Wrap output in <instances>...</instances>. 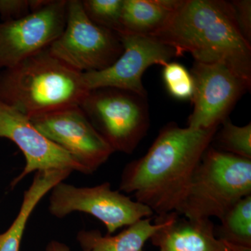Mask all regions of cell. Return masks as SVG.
<instances>
[{
    "label": "cell",
    "mask_w": 251,
    "mask_h": 251,
    "mask_svg": "<svg viewBox=\"0 0 251 251\" xmlns=\"http://www.w3.org/2000/svg\"><path fill=\"white\" fill-rule=\"evenodd\" d=\"M227 244H228L230 251H251V247L234 245V244H229V243H227Z\"/></svg>",
    "instance_id": "cell-24"
},
{
    "label": "cell",
    "mask_w": 251,
    "mask_h": 251,
    "mask_svg": "<svg viewBox=\"0 0 251 251\" xmlns=\"http://www.w3.org/2000/svg\"><path fill=\"white\" fill-rule=\"evenodd\" d=\"M162 44L195 62H223L251 83V46L238 27L232 4L223 0H181L166 24L153 34Z\"/></svg>",
    "instance_id": "cell-2"
},
{
    "label": "cell",
    "mask_w": 251,
    "mask_h": 251,
    "mask_svg": "<svg viewBox=\"0 0 251 251\" xmlns=\"http://www.w3.org/2000/svg\"><path fill=\"white\" fill-rule=\"evenodd\" d=\"M216 131L211 143H216V150L251 160V124L239 126L228 118ZM214 148V147H213Z\"/></svg>",
    "instance_id": "cell-18"
},
{
    "label": "cell",
    "mask_w": 251,
    "mask_h": 251,
    "mask_svg": "<svg viewBox=\"0 0 251 251\" xmlns=\"http://www.w3.org/2000/svg\"><path fill=\"white\" fill-rule=\"evenodd\" d=\"M150 240L159 251H230L216 237L211 219L190 220L176 212L167 214L166 224Z\"/></svg>",
    "instance_id": "cell-13"
},
{
    "label": "cell",
    "mask_w": 251,
    "mask_h": 251,
    "mask_svg": "<svg viewBox=\"0 0 251 251\" xmlns=\"http://www.w3.org/2000/svg\"><path fill=\"white\" fill-rule=\"evenodd\" d=\"M251 195V160L210 146L194 172L177 214L190 220H219Z\"/></svg>",
    "instance_id": "cell-4"
},
{
    "label": "cell",
    "mask_w": 251,
    "mask_h": 251,
    "mask_svg": "<svg viewBox=\"0 0 251 251\" xmlns=\"http://www.w3.org/2000/svg\"><path fill=\"white\" fill-rule=\"evenodd\" d=\"M233 7L236 21L244 39L251 41V0H235L231 1Z\"/></svg>",
    "instance_id": "cell-21"
},
{
    "label": "cell",
    "mask_w": 251,
    "mask_h": 251,
    "mask_svg": "<svg viewBox=\"0 0 251 251\" xmlns=\"http://www.w3.org/2000/svg\"><path fill=\"white\" fill-rule=\"evenodd\" d=\"M81 1L84 11L92 22L117 34H121L124 0H82Z\"/></svg>",
    "instance_id": "cell-19"
},
{
    "label": "cell",
    "mask_w": 251,
    "mask_h": 251,
    "mask_svg": "<svg viewBox=\"0 0 251 251\" xmlns=\"http://www.w3.org/2000/svg\"><path fill=\"white\" fill-rule=\"evenodd\" d=\"M119 36L124 47L120 57L103 70L83 73L84 82L90 91L110 87L148 98L142 80L144 73L152 65L163 67L178 57L177 54L153 36L128 34Z\"/></svg>",
    "instance_id": "cell-10"
},
{
    "label": "cell",
    "mask_w": 251,
    "mask_h": 251,
    "mask_svg": "<svg viewBox=\"0 0 251 251\" xmlns=\"http://www.w3.org/2000/svg\"><path fill=\"white\" fill-rule=\"evenodd\" d=\"M80 107L114 152L131 154L148 133V98L119 89L90 90Z\"/></svg>",
    "instance_id": "cell-5"
},
{
    "label": "cell",
    "mask_w": 251,
    "mask_h": 251,
    "mask_svg": "<svg viewBox=\"0 0 251 251\" xmlns=\"http://www.w3.org/2000/svg\"><path fill=\"white\" fill-rule=\"evenodd\" d=\"M190 73L194 91L187 127L195 129L219 128L251 87V82L238 76L223 62H195Z\"/></svg>",
    "instance_id": "cell-8"
},
{
    "label": "cell",
    "mask_w": 251,
    "mask_h": 251,
    "mask_svg": "<svg viewBox=\"0 0 251 251\" xmlns=\"http://www.w3.org/2000/svg\"><path fill=\"white\" fill-rule=\"evenodd\" d=\"M46 138L58 145L92 174L113 150L92 125L79 105L29 118Z\"/></svg>",
    "instance_id": "cell-9"
},
{
    "label": "cell",
    "mask_w": 251,
    "mask_h": 251,
    "mask_svg": "<svg viewBox=\"0 0 251 251\" xmlns=\"http://www.w3.org/2000/svg\"><path fill=\"white\" fill-rule=\"evenodd\" d=\"M0 138L11 140L25 158V166L11 183L12 187L34 172L57 170L87 175L71 155L42 134L29 117L1 101Z\"/></svg>",
    "instance_id": "cell-12"
},
{
    "label": "cell",
    "mask_w": 251,
    "mask_h": 251,
    "mask_svg": "<svg viewBox=\"0 0 251 251\" xmlns=\"http://www.w3.org/2000/svg\"><path fill=\"white\" fill-rule=\"evenodd\" d=\"M51 53L80 73L99 72L112 65L124 51L120 36L87 17L81 0H67V21Z\"/></svg>",
    "instance_id": "cell-6"
},
{
    "label": "cell",
    "mask_w": 251,
    "mask_h": 251,
    "mask_svg": "<svg viewBox=\"0 0 251 251\" xmlns=\"http://www.w3.org/2000/svg\"><path fill=\"white\" fill-rule=\"evenodd\" d=\"M67 0H50L41 9L0 23V69L14 67L49 48L62 34Z\"/></svg>",
    "instance_id": "cell-11"
},
{
    "label": "cell",
    "mask_w": 251,
    "mask_h": 251,
    "mask_svg": "<svg viewBox=\"0 0 251 251\" xmlns=\"http://www.w3.org/2000/svg\"><path fill=\"white\" fill-rule=\"evenodd\" d=\"M166 224V215L157 216L154 224L151 217L145 218L113 236H103L97 229L80 231L77 240L83 251H144L146 242Z\"/></svg>",
    "instance_id": "cell-14"
},
{
    "label": "cell",
    "mask_w": 251,
    "mask_h": 251,
    "mask_svg": "<svg viewBox=\"0 0 251 251\" xmlns=\"http://www.w3.org/2000/svg\"><path fill=\"white\" fill-rule=\"evenodd\" d=\"M180 1L124 0L120 34L152 36L166 24Z\"/></svg>",
    "instance_id": "cell-16"
},
{
    "label": "cell",
    "mask_w": 251,
    "mask_h": 251,
    "mask_svg": "<svg viewBox=\"0 0 251 251\" xmlns=\"http://www.w3.org/2000/svg\"><path fill=\"white\" fill-rule=\"evenodd\" d=\"M46 251H71V250L65 244L57 241H52L48 244Z\"/></svg>",
    "instance_id": "cell-23"
},
{
    "label": "cell",
    "mask_w": 251,
    "mask_h": 251,
    "mask_svg": "<svg viewBox=\"0 0 251 251\" xmlns=\"http://www.w3.org/2000/svg\"><path fill=\"white\" fill-rule=\"evenodd\" d=\"M163 78L167 90L173 98L191 100L194 91L192 75L177 62H168L163 66Z\"/></svg>",
    "instance_id": "cell-20"
},
{
    "label": "cell",
    "mask_w": 251,
    "mask_h": 251,
    "mask_svg": "<svg viewBox=\"0 0 251 251\" xmlns=\"http://www.w3.org/2000/svg\"><path fill=\"white\" fill-rule=\"evenodd\" d=\"M50 192L49 210L52 216L62 219L76 211L90 214L105 225L108 234L154 214L148 206L112 190L109 182L77 187L62 181Z\"/></svg>",
    "instance_id": "cell-7"
},
{
    "label": "cell",
    "mask_w": 251,
    "mask_h": 251,
    "mask_svg": "<svg viewBox=\"0 0 251 251\" xmlns=\"http://www.w3.org/2000/svg\"><path fill=\"white\" fill-rule=\"evenodd\" d=\"M219 128H181L175 122L160 130L148 152L126 166L120 192L163 216L177 212L203 155Z\"/></svg>",
    "instance_id": "cell-1"
},
{
    "label": "cell",
    "mask_w": 251,
    "mask_h": 251,
    "mask_svg": "<svg viewBox=\"0 0 251 251\" xmlns=\"http://www.w3.org/2000/svg\"><path fill=\"white\" fill-rule=\"evenodd\" d=\"M216 237L234 245L251 247V195L242 198L220 219Z\"/></svg>",
    "instance_id": "cell-17"
},
{
    "label": "cell",
    "mask_w": 251,
    "mask_h": 251,
    "mask_svg": "<svg viewBox=\"0 0 251 251\" xmlns=\"http://www.w3.org/2000/svg\"><path fill=\"white\" fill-rule=\"evenodd\" d=\"M30 13V0H0V15L4 21L18 19Z\"/></svg>",
    "instance_id": "cell-22"
},
{
    "label": "cell",
    "mask_w": 251,
    "mask_h": 251,
    "mask_svg": "<svg viewBox=\"0 0 251 251\" xmlns=\"http://www.w3.org/2000/svg\"><path fill=\"white\" fill-rule=\"evenodd\" d=\"M89 92L83 73L54 57L49 47L0 72V101L29 118L80 106Z\"/></svg>",
    "instance_id": "cell-3"
},
{
    "label": "cell",
    "mask_w": 251,
    "mask_h": 251,
    "mask_svg": "<svg viewBox=\"0 0 251 251\" xmlns=\"http://www.w3.org/2000/svg\"><path fill=\"white\" fill-rule=\"evenodd\" d=\"M72 173L57 170L36 172L30 186L23 195L17 216L9 228L0 234V251H20L25 229L33 211L54 186L64 181Z\"/></svg>",
    "instance_id": "cell-15"
}]
</instances>
